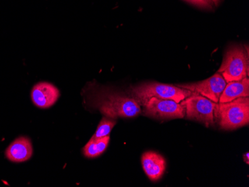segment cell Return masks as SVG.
<instances>
[{"mask_svg":"<svg viewBox=\"0 0 249 187\" xmlns=\"http://www.w3.org/2000/svg\"><path fill=\"white\" fill-rule=\"evenodd\" d=\"M249 77L240 81L228 82L219 97V102H229L239 98L249 97Z\"/></svg>","mask_w":249,"mask_h":187,"instance_id":"8fae6325","label":"cell"},{"mask_svg":"<svg viewBox=\"0 0 249 187\" xmlns=\"http://www.w3.org/2000/svg\"><path fill=\"white\" fill-rule=\"evenodd\" d=\"M110 142V136L104 137H93L89 139L86 146L84 147V155L88 158L99 157L107 149Z\"/></svg>","mask_w":249,"mask_h":187,"instance_id":"7c38bea8","label":"cell"},{"mask_svg":"<svg viewBox=\"0 0 249 187\" xmlns=\"http://www.w3.org/2000/svg\"><path fill=\"white\" fill-rule=\"evenodd\" d=\"M59 97V90L49 82L36 84L31 92L32 102L39 108H50L57 102Z\"/></svg>","mask_w":249,"mask_h":187,"instance_id":"ba28073f","label":"cell"},{"mask_svg":"<svg viewBox=\"0 0 249 187\" xmlns=\"http://www.w3.org/2000/svg\"><path fill=\"white\" fill-rule=\"evenodd\" d=\"M243 158H244V161L246 162L247 164H249V153H246V155L243 156Z\"/></svg>","mask_w":249,"mask_h":187,"instance_id":"9a60e30c","label":"cell"},{"mask_svg":"<svg viewBox=\"0 0 249 187\" xmlns=\"http://www.w3.org/2000/svg\"><path fill=\"white\" fill-rule=\"evenodd\" d=\"M226 84L227 82H225L223 76L216 72L205 80L187 85H178V86L198 93L213 102L219 103V97Z\"/></svg>","mask_w":249,"mask_h":187,"instance_id":"52a82bcc","label":"cell"},{"mask_svg":"<svg viewBox=\"0 0 249 187\" xmlns=\"http://www.w3.org/2000/svg\"><path fill=\"white\" fill-rule=\"evenodd\" d=\"M33 154V147L30 139L26 136H20L11 142L6 150L5 156L13 163L27 161Z\"/></svg>","mask_w":249,"mask_h":187,"instance_id":"30bf717a","label":"cell"},{"mask_svg":"<svg viewBox=\"0 0 249 187\" xmlns=\"http://www.w3.org/2000/svg\"><path fill=\"white\" fill-rule=\"evenodd\" d=\"M193 93L190 90L174 85L149 82L134 86L131 92V96L141 104L151 97H156L161 100H173L180 103L184 99Z\"/></svg>","mask_w":249,"mask_h":187,"instance_id":"3957f363","label":"cell"},{"mask_svg":"<svg viewBox=\"0 0 249 187\" xmlns=\"http://www.w3.org/2000/svg\"><path fill=\"white\" fill-rule=\"evenodd\" d=\"M184 1L203 9H211L214 5L212 0H184Z\"/></svg>","mask_w":249,"mask_h":187,"instance_id":"5bb4252c","label":"cell"},{"mask_svg":"<svg viewBox=\"0 0 249 187\" xmlns=\"http://www.w3.org/2000/svg\"><path fill=\"white\" fill-rule=\"evenodd\" d=\"M144 107V114L148 117L159 119H171L185 117V109L180 103L173 100H161L151 97L141 102Z\"/></svg>","mask_w":249,"mask_h":187,"instance_id":"8992f818","label":"cell"},{"mask_svg":"<svg viewBox=\"0 0 249 187\" xmlns=\"http://www.w3.org/2000/svg\"><path fill=\"white\" fill-rule=\"evenodd\" d=\"M116 123L117 122L114 119L104 117L101 120L100 123L98 125L96 133L93 136V137H104V136H109L110 131L114 128Z\"/></svg>","mask_w":249,"mask_h":187,"instance_id":"4fadbf2b","label":"cell"},{"mask_svg":"<svg viewBox=\"0 0 249 187\" xmlns=\"http://www.w3.org/2000/svg\"><path fill=\"white\" fill-rule=\"evenodd\" d=\"M180 103L185 109V117L189 119L198 121L206 127L214 125L218 103L194 92Z\"/></svg>","mask_w":249,"mask_h":187,"instance_id":"5b68a950","label":"cell"},{"mask_svg":"<svg viewBox=\"0 0 249 187\" xmlns=\"http://www.w3.org/2000/svg\"><path fill=\"white\" fill-rule=\"evenodd\" d=\"M141 163L145 174L151 181H158L164 174L166 160L156 152H145L141 157Z\"/></svg>","mask_w":249,"mask_h":187,"instance_id":"9c48e42d","label":"cell"},{"mask_svg":"<svg viewBox=\"0 0 249 187\" xmlns=\"http://www.w3.org/2000/svg\"><path fill=\"white\" fill-rule=\"evenodd\" d=\"M217 72L223 76L227 83L249 77V60L247 49L239 45L231 47L225 53Z\"/></svg>","mask_w":249,"mask_h":187,"instance_id":"277c9868","label":"cell"},{"mask_svg":"<svg viewBox=\"0 0 249 187\" xmlns=\"http://www.w3.org/2000/svg\"><path fill=\"white\" fill-rule=\"evenodd\" d=\"M89 90L91 107L110 119L132 118L141 113V106L133 96L108 87L94 86Z\"/></svg>","mask_w":249,"mask_h":187,"instance_id":"6da1fadb","label":"cell"},{"mask_svg":"<svg viewBox=\"0 0 249 187\" xmlns=\"http://www.w3.org/2000/svg\"><path fill=\"white\" fill-rule=\"evenodd\" d=\"M213 2L214 5H217L220 2V0H212Z\"/></svg>","mask_w":249,"mask_h":187,"instance_id":"2e32d148","label":"cell"},{"mask_svg":"<svg viewBox=\"0 0 249 187\" xmlns=\"http://www.w3.org/2000/svg\"><path fill=\"white\" fill-rule=\"evenodd\" d=\"M219 126L224 130H234L249 122V98H239L229 102L218 103L215 113Z\"/></svg>","mask_w":249,"mask_h":187,"instance_id":"7a4b0ae2","label":"cell"}]
</instances>
